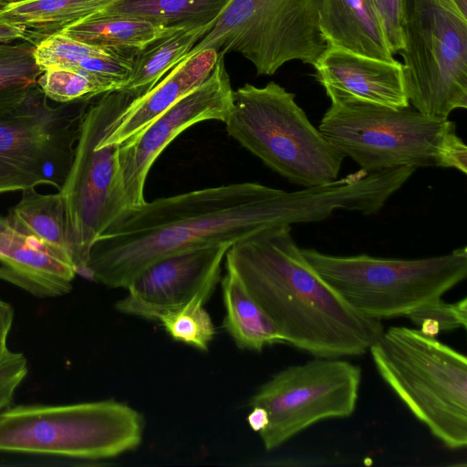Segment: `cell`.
Here are the masks:
<instances>
[{"instance_id":"obj_1","label":"cell","mask_w":467,"mask_h":467,"mask_svg":"<svg viewBox=\"0 0 467 467\" xmlns=\"http://www.w3.org/2000/svg\"><path fill=\"white\" fill-rule=\"evenodd\" d=\"M344 206L336 182L290 192L238 182L158 198L129 209L98 237L84 275L126 289L140 272L167 256L232 246L271 226L321 222Z\"/></svg>"},{"instance_id":"obj_2","label":"cell","mask_w":467,"mask_h":467,"mask_svg":"<svg viewBox=\"0 0 467 467\" xmlns=\"http://www.w3.org/2000/svg\"><path fill=\"white\" fill-rule=\"evenodd\" d=\"M233 272L274 323L284 343L316 358L359 356L384 330L348 305L308 264L290 225L265 228L232 246Z\"/></svg>"},{"instance_id":"obj_3","label":"cell","mask_w":467,"mask_h":467,"mask_svg":"<svg viewBox=\"0 0 467 467\" xmlns=\"http://www.w3.org/2000/svg\"><path fill=\"white\" fill-rule=\"evenodd\" d=\"M318 130L368 173L400 167L450 168L467 173V147L457 135L455 123L410 106L330 100Z\"/></svg>"},{"instance_id":"obj_4","label":"cell","mask_w":467,"mask_h":467,"mask_svg":"<svg viewBox=\"0 0 467 467\" xmlns=\"http://www.w3.org/2000/svg\"><path fill=\"white\" fill-rule=\"evenodd\" d=\"M389 388L434 437L467 445V358L420 329L390 327L369 348Z\"/></svg>"},{"instance_id":"obj_5","label":"cell","mask_w":467,"mask_h":467,"mask_svg":"<svg viewBox=\"0 0 467 467\" xmlns=\"http://www.w3.org/2000/svg\"><path fill=\"white\" fill-rule=\"evenodd\" d=\"M227 133L265 165L303 188L337 179L344 156L296 102V95L271 81L233 91Z\"/></svg>"},{"instance_id":"obj_6","label":"cell","mask_w":467,"mask_h":467,"mask_svg":"<svg viewBox=\"0 0 467 467\" xmlns=\"http://www.w3.org/2000/svg\"><path fill=\"white\" fill-rule=\"evenodd\" d=\"M313 269L354 309L371 318L404 317L467 277V247L431 257L332 255L301 248Z\"/></svg>"},{"instance_id":"obj_7","label":"cell","mask_w":467,"mask_h":467,"mask_svg":"<svg viewBox=\"0 0 467 467\" xmlns=\"http://www.w3.org/2000/svg\"><path fill=\"white\" fill-rule=\"evenodd\" d=\"M143 418L113 400L0 410V451L97 461L137 448Z\"/></svg>"},{"instance_id":"obj_8","label":"cell","mask_w":467,"mask_h":467,"mask_svg":"<svg viewBox=\"0 0 467 467\" xmlns=\"http://www.w3.org/2000/svg\"><path fill=\"white\" fill-rule=\"evenodd\" d=\"M133 99L115 90L88 106L82 119L73 162L58 191L62 196L66 236L78 274H85L90 249L130 209L119 175V145L102 144V138Z\"/></svg>"},{"instance_id":"obj_9","label":"cell","mask_w":467,"mask_h":467,"mask_svg":"<svg viewBox=\"0 0 467 467\" xmlns=\"http://www.w3.org/2000/svg\"><path fill=\"white\" fill-rule=\"evenodd\" d=\"M404 82L410 105L448 119L467 108V16L454 0H404Z\"/></svg>"},{"instance_id":"obj_10","label":"cell","mask_w":467,"mask_h":467,"mask_svg":"<svg viewBox=\"0 0 467 467\" xmlns=\"http://www.w3.org/2000/svg\"><path fill=\"white\" fill-rule=\"evenodd\" d=\"M326 47L318 0H232L181 61L206 48L236 52L270 76L292 60L314 67Z\"/></svg>"},{"instance_id":"obj_11","label":"cell","mask_w":467,"mask_h":467,"mask_svg":"<svg viewBox=\"0 0 467 467\" xmlns=\"http://www.w3.org/2000/svg\"><path fill=\"white\" fill-rule=\"evenodd\" d=\"M89 101L52 106L38 88L0 116V194L40 184L61 189Z\"/></svg>"},{"instance_id":"obj_12","label":"cell","mask_w":467,"mask_h":467,"mask_svg":"<svg viewBox=\"0 0 467 467\" xmlns=\"http://www.w3.org/2000/svg\"><path fill=\"white\" fill-rule=\"evenodd\" d=\"M360 382V367L339 358H317L275 374L249 402L267 411L268 424L259 432L265 449L279 447L320 420L351 416Z\"/></svg>"},{"instance_id":"obj_13","label":"cell","mask_w":467,"mask_h":467,"mask_svg":"<svg viewBox=\"0 0 467 467\" xmlns=\"http://www.w3.org/2000/svg\"><path fill=\"white\" fill-rule=\"evenodd\" d=\"M219 57L208 78L118 147L119 175L130 209L143 204L148 173L166 147L183 130L207 120L224 122L233 101V88Z\"/></svg>"},{"instance_id":"obj_14","label":"cell","mask_w":467,"mask_h":467,"mask_svg":"<svg viewBox=\"0 0 467 467\" xmlns=\"http://www.w3.org/2000/svg\"><path fill=\"white\" fill-rule=\"evenodd\" d=\"M229 245H211L162 258L140 272L126 287L115 308L126 315L158 321L204 290L213 291Z\"/></svg>"},{"instance_id":"obj_15","label":"cell","mask_w":467,"mask_h":467,"mask_svg":"<svg viewBox=\"0 0 467 467\" xmlns=\"http://www.w3.org/2000/svg\"><path fill=\"white\" fill-rule=\"evenodd\" d=\"M330 100L354 99L389 108L410 106L402 63L385 61L327 46L314 65Z\"/></svg>"},{"instance_id":"obj_16","label":"cell","mask_w":467,"mask_h":467,"mask_svg":"<svg viewBox=\"0 0 467 467\" xmlns=\"http://www.w3.org/2000/svg\"><path fill=\"white\" fill-rule=\"evenodd\" d=\"M77 274L68 254L9 228L0 230V279L46 298L68 294Z\"/></svg>"},{"instance_id":"obj_17","label":"cell","mask_w":467,"mask_h":467,"mask_svg":"<svg viewBox=\"0 0 467 467\" xmlns=\"http://www.w3.org/2000/svg\"><path fill=\"white\" fill-rule=\"evenodd\" d=\"M218 57L217 50L206 48L179 62L147 93L130 102L101 143L119 145L135 136L203 83L213 70Z\"/></svg>"},{"instance_id":"obj_18","label":"cell","mask_w":467,"mask_h":467,"mask_svg":"<svg viewBox=\"0 0 467 467\" xmlns=\"http://www.w3.org/2000/svg\"><path fill=\"white\" fill-rule=\"evenodd\" d=\"M318 23L327 46L395 60L371 0H318Z\"/></svg>"},{"instance_id":"obj_19","label":"cell","mask_w":467,"mask_h":467,"mask_svg":"<svg viewBox=\"0 0 467 467\" xmlns=\"http://www.w3.org/2000/svg\"><path fill=\"white\" fill-rule=\"evenodd\" d=\"M115 1L20 0L4 4L0 19L23 26L26 31V40L36 45L53 33L104 11Z\"/></svg>"},{"instance_id":"obj_20","label":"cell","mask_w":467,"mask_h":467,"mask_svg":"<svg viewBox=\"0 0 467 467\" xmlns=\"http://www.w3.org/2000/svg\"><path fill=\"white\" fill-rule=\"evenodd\" d=\"M213 26L172 29L139 49L130 76L119 90L133 99L147 93Z\"/></svg>"},{"instance_id":"obj_21","label":"cell","mask_w":467,"mask_h":467,"mask_svg":"<svg viewBox=\"0 0 467 467\" xmlns=\"http://www.w3.org/2000/svg\"><path fill=\"white\" fill-rule=\"evenodd\" d=\"M222 289L223 326L239 348L259 352L266 346L284 343L274 323L230 270L226 269Z\"/></svg>"},{"instance_id":"obj_22","label":"cell","mask_w":467,"mask_h":467,"mask_svg":"<svg viewBox=\"0 0 467 467\" xmlns=\"http://www.w3.org/2000/svg\"><path fill=\"white\" fill-rule=\"evenodd\" d=\"M170 30L139 16L101 11L60 32L99 47L140 49Z\"/></svg>"},{"instance_id":"obj_23","label":"cell","mask_w":467,"mask_h":467,"mask_svg":"<svg viewBox=\"0 0 467 467\" xmlns=\"http://www.w3.org/2000/svg\"><path fill=\"white\" fill-rule=\"evenodd\" d=\"M9 229L68 254L66 236V219L62 196L42 194L36 188L22 191L20 201L5 217ZM72 259V258H71Z\"/></svg>"},{"instance_id":"obj_24","label":"cell","mask_w":467,"mask_h":467,"mask_svg":"<svg viewBox=\"0 0 467 467\" xmlns=\"http://www.w3.org/2000/svg\"><path fill=\"white\" fill-rule=\"evenodd\" d=\"M232 0H116L104 11L139 16L163 27L213 26Z\"/></svg>"},{"instance_id":"obj_25","label":"cell","mask_w":467,"mask_h":467,"mask_svg":"<svg viewBox=\"0 0 467 467\" xmlns=\"http://www.w3.org/2000/svg\"><path fill=\"white\" fill-rule=\"evenodd\" d=\"M35 45L0 44V116L22 106L38 88L42 73L33 51Z\"/></svg>"},{"instance_id":"obj_26","label":"cell","mask_w":467,"mask_h":467,"mask_svg":"<svg viewBox=\"0 0 467 467\" xmlns=\"http://www.w3.org/2000/svg\"><path fill=\"white\" fill-rule=\"evenodd\" d=\"M36 84L48 99L58 104L88 101L119 89V85L113 80L75 67L44 70L37 78Z\"/></svg>"},{"instance_id":"obj_27","label":"cell","mask_w":467,"mask_h":467,"mask_svg":"<svg viewBox=\"0 0 467 467\" xmlns=\"http://www.w3.org/2000/svg\"><path fill=\"white\" fill-rule=\"evenodd\" d=\"M212 293L211 290L198 293L183 306L161 315L158 321L174 340L208 350L215 328L203 305Z\"/></svg>"},{"instance_id":"obj_28","label":"cell","mask_w":467,"mask_h":467,"mask_svg":"<svg viewBox=\"0 0 467 467\" xmlns=\"http://www.w3.org/2000/svg\"><path fill=\"white\" fill-rule=\"evenodd\" d=\"M119 50L91 46L58 31L35 45L33 55L41 71L55 67H72L90 57H107Z\"/></svg>"},{"instance_id":"obj_29","label":"cell","mask_w":467,"mask_h":467,"mask_svg":"<svg viewBox=\"0 0 467 467\" xmlns=\"http://www.w3.org/2000/svg\"><path fill=\"white\" fill-rule=\"evenodd\" d=\"M418 326L424 319H431L439 324L441 330L466 328L467 325V298L455 303H447L441 297L409 311L405 316Z\"/></svg>"},{"instance_id":"obj_30","label":"cell","mask_w":467,"mask_h":467,"mask_svg":"<svg viewBox=\"0 0 467 467\" xmlns=\"http://www.w3.org/2000/svg\"><path fill=\"white\" fill-rule=\"evenodd\" d=\"M381 24L388 47L394 56L403 48L404 0H371Z\"/></svg>"},{"instance_id":"obj_31","label":"cell","mask_w":467,"mask_h":467,"mask_svg":"<svg viewBox=\"0 0 467 467\" xmlns=\"http://www.w3.org/2000/svg\"><path fill=\"white\" fill-rule=\"evenodd\" d=\"M27 372V359L20 352L8 350L0 359V410L11 405Z\"/></svg>"},{"instance_id":"obj_32","label":"cell","mask_w":467,"mask_h":467,"mask_svg":"<svg viewBox=\"0 0 467 467\" xmlns=\"http://www.w3.org/2000/svg\"><path fill=\"white\" fill-rule=\"evenodd\" d=\"M15 311L12 305L0 297V359L9 350L7 338L13 326Z\"/></svg>"},{"instance_id":"obj_33","label":"cell","mask_w":467,"mask_h":467,"mask_svg":"<svg viewBox=\"0 0 467 467\" xmlns=\"http://www.w3.org/2000/svg\"><path fill=\"white\" fill-rule=\"evenodd\" d=\"M4 3L0 1V10ZM26 31L23 26L13 25L0 19V44H8L16 40H26Z\"/></svg>"},{"instance_id":"obj_34","label":"cell","mask_w":467,"mask_h":467,"mask_svg":"<svg viewBox=\"0 0 467 467\" xmlns=\"http://www.w3.org/2000/svg\"><path fill=\"white\" fill-rule=\"evenodd\" d=\"M251 408L252 410L247 417L248 424L253 431L260 432L268 424L267 411L259 406H254Z\"/></svg>"},{"instance_id":"obj_35","label":"cell","mask_w":467,"mask_h":467,"mask_svg":"<svg viewBox=\"0 0 467 467\" xmlns=\"http://www.w3.org/2000/svg\"><path fill=\"white\" fill-rule=\"evenodd\" d=\"M418 327H420V330L430 337H435L441 332V328L438 323L431 319L422 320Z\"/></svg>"},{"instance_id":"obj_36","label":"cell","mask_w":467,"mask_h":467,"mask_svg":"<svg viewBox=\"0 0 467 467\" xmlns=\"http://www.w3.org/2000/svg\"><path fill=\"white\" fill-rule=\"evenodd\" d=\"M459 9L467 16V0H454Z\"/></svg>"}]
</instances>
